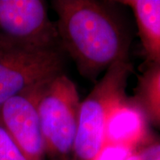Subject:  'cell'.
Wrapping results in <instances>:
<instances>
[{"label":"cell","instance_id":"6da1fadb","mask_svg":"<svg viewBox=\"0 0 160 160\" xmlns=\"http://www.w3.org/2000/svg\"><path fill=\"white\" fill-rule=\"evenodd\" d=\"M60 42L80 74L94 79L103 70L127 60V42L117 18L102 3L55 0Z\"/></svg>","mask_w":160,"mask_h":160},{"label":"cell","instance_id":"5b68a950","mask_svg":"<svg viewBox=\"0 0 160 160\" xmlns=\"http://www.w3.org/2000/svg\"><path fill=\"white\" fill-rule=\"evenodd\" d=\"M58 48L30 50L0 45V108L12 97L62 73Z\"/></svg>","mask_w":160,"mask_h":160},{"label":"cell","instance_id":"277c9868","mask_svg":"<svg viewBox=\"0 0 160 160\" xmlns=\"http://www.w3.org/2000/svg\"><path fill=\"white\" fill-rule=\"evenodd\" d=\"M57 27L42 0H0V45L30 50L57 48Z\"/></svg>","mask_w":160,"mask_h":160},{"label":"cell","instance_id":"ba28073f","mask_svg":"<svg viewBox=\"0 0 160 160\" xmlns=\"http://www.w3.org/2000/svg\"><path fill=\"white\" fill-rule=\"evenodd\" d=\"M137 23L143 49L151 64L160 63V0H126Z\"/></svg>","mask_w":160,"mask_h":160},{"label":"cell","instance_id":"9c48e42d","mask_svg":"<svg viewBox=\"0 0 160 160\" xmlns=\"http://www.w3.org/2000/svg\"><path fill=\"white\" fill-rule=\"evenodd\" d=\"M134 102L147 120L160 129V63L151 64L140 78Z\"/></svg>","mask_w":160,"mask_h":160},{"label":"cell","instance_id":"7a4b0ae2","mask_svg":"<svg viewBox=\"0 0 160 160\" xmlns=\"http://www.w3.org/2000/svg\"><path fill=\"white\" fill-rule=\"evenodd\" d=\"M79 95L74 82L62 73L41 83L37 106L46 153L67 160L73 152L78 133Z\"/></svg>","mask_w":160,"mask_h":160},{"label":"cell","instance_id":"52a82bcc","mask_svg":"<svg viewBox=\"0 0 160 160\" xmlns=\"http://www.w3.org/2000/svg\"><path fill=\"white\" fill-rule=\"evenodd\" d=\"M147 134V118L143 111L135 102L125 99L109 115L105 129V144L121 145L135 150Z\"/></svg>","mask_w":160,"mask_h":160},{"label":"cell","instance_id":"3957f363","mask_svg":"<svg viewBox=\"0 0 160 160\" xmlns=\"http://www.w3.org/2000/svg\"><path fill=\"white\" fill-rule=\"evenodd\" d=\"M127 60L111 65L94 88L81 102L74 152L78 160H94L105 144V129L109 117L126 98L130 73Z\"/></svg>","mask_w":160,"mask_h":160},{"label":"cell","instance_id":"7c38bea8","mask_svg":"<svg viewBox=\"0 0 160 160\" xmlns=\"http://www.w3.org/2000/svg\"><path fill=\"white\" fill-rule=\"evenodd\" d=\"M126 160H160V143L137 149L129 155Z\"/></svg>","mask_w":160,"mask_h":160},{"label":"cell","instance_id":"8992f818","mask_svg":"<svg viewBox=\"0 0 160 160\" xmlns=\"http://www.w3.org/2000/svg\"><path fill=\"white\" fill-rule=\"evenodd\" d=\"M39 85L12 97L0 108V123L29 160H44L46 154L37 106Z\"/></svg>","mask_w":160,"mask_h":160},{"label":"cell","instance_id":"8fae6325","mask_svg":"<svg viewBox=\"0 0 160 160\" xmlns=\"http://www.w3.org/2000/svg\"><path fill=\"white\" fill-rule=\"evenodd\" d=\"M133 151L134 149L125 146L105 144L94 160H126V158Z\"/></svg>","mask_w":160,"mask_h":160},{"label":"cell","instance_id":"30bf717a","mask_svg":"<svg viewBox=\"0 0 160 160\" xmlns=\"http://www.w3.org/2000/svg\"><path fill=\"white\" fill-rule=\"evenodd\" d=\"M0 160H29L0 123Z\"/></svg>","mask_w":160,"mask_h":160}]
</instances>
